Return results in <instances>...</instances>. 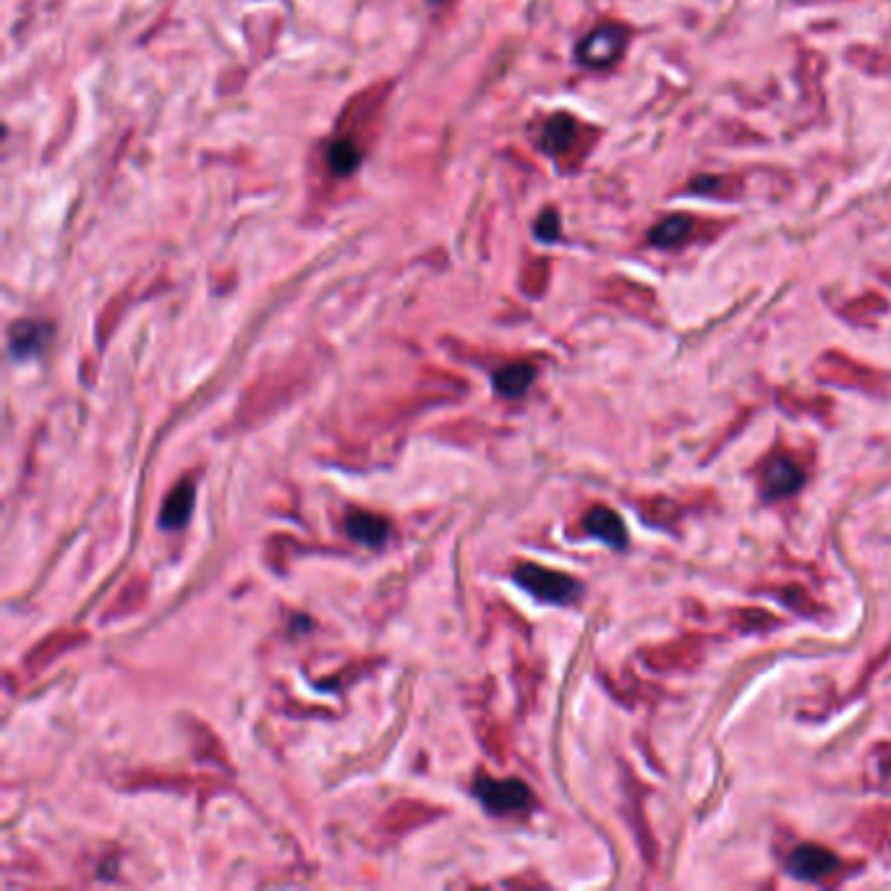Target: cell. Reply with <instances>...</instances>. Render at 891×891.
<instances>
[{"instance_id": "15", "label": "cell", "mask_w": 891, "mask_h": 891, "mask_svg": "<svg viewBox=\"0 0 891 891\" xmlns=\"http://www.w3.org/2000/svg\"><path fill=\"white\" fill-rule=\"evenodd\" d=\"M429 3H445V0H429Z\"/></svg>"}, {"instance_id": "2", "label": "cell", "mask_w": 891, "mask_h": 891, "mask_svg": "<svg viewBox=\"0 0 891 891\" xmlns=\"http://www.w3.org/2000/svg\"><path fill=\"white\" fill-rule=\"evenodd\" d=\"M473 795L479 797L481 805H484L489 813L494 816H513V813H523V810L531 805L534 795L528 790L526 782L520 779H492L481 774L473 782Z\"/></svg>"}, {"instance_id": "6", "label": "cell", "mask_w": 891, "mask_h": 891, "mask_svg": "<svg viewBox=\"0 0 891 891\" xmlns=\"http://www.w3.org/2000/svg\"><path fill=\"white\" fill-rule=\"evenodd\" d=\"M583 526H586V531L594 536V539H601L604 544H609V547L622 549L628 544V528H625L620 515H617L615 510H609V507L604 505L591 507L586 518H583Z\"/></svg>"}, {"instance_id": "4", "label": "cell", "mask_w": 891, "mask_h": 891, "mask_svg": "<svg viewBox=\"0 0 891 891\" xmlns=\"http://www.w3.org/2000/svg\"><path fill=\"white\" fill-rule=\"evenodd\" d=\"M839 858L826 847H818V844H800L790 852L787 858V871L792 873L800 881H826L834 873H839Z\"/></svg>"}, {"instance_id": "9", "label": "cell", "mask_w": 891, "mask_h": 891, "mask_svg": "<svg viewBox=\"0 0 891 891\" xmlns=\"http://www.w3.org/2000/svg\"><path fill=\"white\" fill-rule=\"evenodd\" d=\"M194 507V481H181V484L168 494V500L162 505V526L165 528H181Z\"/></svg>"}, {"instance_id": "11", "label": "cell", "mask_w": 891, "mask_h": 891, "mask_svg": "<svg viewBox=\"0 0 891 891\" xmlns=\"http://www.w3.org/2000/svg\"><path fill=\"white\" fill-rule=\"evenodd\" d=\"M690 228H693V223H690L688 215H669L664 217L662 223L651 228L648 241L659 246V249H675V246H680L690 236Z\"/></svg>"}, {"instance_id": "13", "label": "cell", "mask_w": 891, "mask_h": 891, "mask_svg": "<svg viewBox=\"0 0 891 891\" xmlns=\"http://www.w3.org/2000/svg\"><path fill=\"white\" fill-rule=\"evenodd\" d=\"M327 165H330L335 176H351L353 170L361 165V149L351 139H340L327 149Z\"/></svg>"}, {"instance_id": "8", "label": "cell", "mask_w": 891, "mask_h": 891, "mask_svg": "<svg viewBox=\"0 0 891 891\" xmlns=\"http://www.w3.org/2000/svg\"><path fill=\"white\" fill-rule=\"evenodd\" d=\"M45 338H48V330H45V324L40 322H32V319H21L11 327L8 332V345H11V353L16 358H29V356H37L42 351V345H45Z\"/></svg>"}, {"instance_id": "1", "label": "cell", "mask_w": 891, "mask_h": 891, "mask_svg": "<svg viewBox=\"0 0 891 891\" xmlns=\"http://www.w3.org/2000/svg\"><path fill=\"white\" fill-rule=\"evenodd\" d=\"M515 581L526 588L528 594H534L536 599L547 601V604H570L575 596L581 594V583L573 581L570 575L534 565V562L518 565Z\"/></svg>"}, {"instance_id": "14", "label": "cell", "mask_w": 891, "mask_h": 891, "mask_svg": "<svg viewBox=\"0 0 891 891\" xmlns=\"http://www.w3.org/2000/svg\"><path fill=\"white\" fill-rule=\"evenodd\" d=\"M536 236L541 241H554V238L560 236V217L554 215V212H544L539 217V223H536Z\"/></svg>"}, {"instance_id": "7", "label": "cell", "mask_w": 891, "mask_h": 891, "mask_svg": "<svg viewBox=\"0 0 891 891\" xmlns=\"http://www.w3.org/2000/svg\"><path fill=\"white\" fill-rule=\"evenodd\" d=\"M345 534L358 544H364V547H382L387 536H390V523L385 518H379V515L353 510L345 518Z\"/></svg>"}, {"instance_id": "5", "label": "cell", "mask_w": 891, "mask_h": 891, "mask_svg": "<svg viewBox=\"0 0 891 891\" xmlns=\"http://www.w3.org/2000/svg\"><path fill=\"white\" fill-rule=\"evenodd\" d=\"M800 486H803V471H800V466H797L790 455H771L763 463L761 489L769 500L790 497Z\"/></svg>"}, {"instance_id": "12", "label": "cell", "mask_w": 891, "mask_h": 891, "mask_svg": "<svg viewBox=\"0 0 891 891\" xmlns=\"http://www.w3.org/2000/svg\"><path fill=\"white\" fill-rule=\"evenodd\" d=\"M575 134H578V126L570 115H554L541 131V147L547 152H565L573 144Z\"/></svg>"}, {"instance_id": "3", "label": "cell", "mask_w": 891, "mask_h": 891, "mask_svg": "<svg viewBox=\"0 0 891 891\" xmlns=\"http://www.w3.org/2000/svg\"><path fill=\"white\" fill-rule=\"evenodd\" d=\"M628 42V29L620 24H601L578 45V61L588 68H609L620 61Z\"/></svg>"}, {"instance_id": "10", "label": "cell", "mask_w": 891, "mask_h": 891, "mask_svg": "<svg viewBox=\"0 0 891 891\" xmlns=\"http://www.w3.org/2000/svg\"><path fill=\"white\" fill-rule=\"evenodd\" d=\"M536 369L531 364H510L494 374V387L505 398H520L528 387L534 385Z\"/></svg>"}]
</instances>
